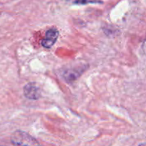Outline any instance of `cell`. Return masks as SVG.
Masks as SVG:
<instances>
[{"label": "cell", "instance_id": "1", "mask_svg": "<svg viewBox=\"0 0 146 146\" xmlns=\"http://www.w3.org/2000/svg\"><path fill=\"white\" fill-rule=\"evenodd\" d=\"M11 143L13 146H40L35 138L22 131H16L11 135Z\"/></svg>", "mask_w": 146, "mask_h": 146}, {"label": "cell", "instance_id": "2", "mask_svg": "<svg viewBox=\"0 0 146 146\" xmlns=\"http://www.w3.org/2000/svg\"><path fill=\"white\" fill-rule=\"evenodd\" d=\"M23 90L25 97L29 100H38L41 96V90L36 83H28Z\"/></svg>", "mask_w": 146, "mask_h": 146}, {"label": "cell", "instance_id": "3", "mask_svg": "<svg viewBox=\"0 0 146 146\" xmlns=\"http://www.w3.org/2000/svg\"><path fill=\"white\" fill-rule=\"evenodd\" d=\"M58 37V31L56 28H51L46 32L45 37L42 39L41 46L49 48L54 45Z\"/></svg>", "mask_w": 146, "mask_h": 146}, {"label": "cell", "instance_id": "4", "mask_svg": "<svg viewBox=\"0 0 146 146\" xmlns=\"http://www.w3.org/2000/svg\"><path fill=\"white\" fill-rule=\"evenodd\" d=\"M83 73V71H78L76 68H71V69H67L64 73V77L67 81H73L76 79L80 74Z\"/></svg>", "mask_w": 146, "mask_h": 146}, {"label": "cell", "instance_id": "5", "mask_svg": "<svg viewBox=\"0 0 146 146\" xmlns=\"http://www.w3.org/2000/svg\"><path fill=\"white\" fill-rule=\"evenodd\" d=\"M73 3L76 4H86L91 3H96L97 0H72Z\"/></svg>", "mask_w": 146, "mask_h": 146}, {"label": "cell", "instance_id": "6", "mask_svg": "<svg viewBox=\"0 0 146 146\" xmlns=\"http://www.w3.org/2000/svg\"><path fill=\"white\" fill-rule=\"evenodd\" d=\"M138 146H146V143H142L141 145H139Z\"/></svg>", "mask_w": 146, "mask_h": 146}]
</instances>
